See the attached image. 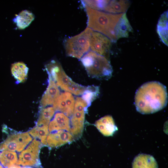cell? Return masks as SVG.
Returning <instances> with one entry per match:
<instances>
[{
	"label": "cell",
	"mask_w": 168,
	"mask_h": 168,
	"mask_svg": "<svg viewBox=\"0 0 168 168\" xmlns=\"http://www.w3.org/2000/svg\"><path fill=\"white\" fill-rule=\"evenodd\" d=\"M167 102L166 87L158 82L145 83L135 93L134 104L137 110L142 114L160 110L166 106Z\"/></svg>",
	"instance_id": "6da1fadb"
},
{
	"label": "cell",
	"mask_w": 168,
	"mask_h": 168,
	"mask_svg": "<svg viewBox=\"0 0 168 168\" xmlns=\"http://www.w3.org/2000/svg\"><path fill=\"white\" fill-rule=\"evenodd\" d=\"M82 4L87 17V27L104 35L111 42H116L118 24L124 13H109L92 9Z\"/></svg>",
	"instance_id": "7a4b0ae2"
},
{
	"label": "cell",
	"mask_w": 168,
	"mask_h": 168,
	"mask_svg": "<svg viewBox=\"0 0 168 168\" xmlns=\"http://www.w3.org/2000/svg\"><path fill=\"white\" fill-rule=\"evenodd\" d=\"M81 61L91 77L107 79L111 77L112 67L109 60L105 57L90 51L81 58Z\"/></svg>",
	"instance_id": "3957f363"
},
{
	"label": "cell",
	"mask_w": 168,
	"mask_h": 168,
	"mask_svg": "<svg viewBox=\"0 0 168 168\" xmlns=\"http://www.w3.org/2000/svg\"><path fill=\"white\" fill-rule=\"evenodd\" d=\"M45 67L48 74L62 90L76 95H82L86 90V86L75 83L67 75L58 62L52 60Z\"/></svg>",
	"instance_id": "277c9868"
},
{
	"label": "cell",
	"mask_w": 168,
	"mask_h": 168,
	"mask_svg": "<svg viewBox=\"0 0 168 168\" xmlns=\"http://www.w3.org/2000/svg\"><path fill=\"white\" fill-rule=\"evenodd\" d=\"M92 31V30L87 27L80 34L66 39L64 46L67 55L80 59L88 52Z\"/></svg>",
	"instance_id": "5b68a950"
},
{
	"label": "cell",
	"mask_w": 168,
	"mask_h": 168,
	"mask_svg": "<svg viewBox=\"0 0 168 168\" xmlns=\"http://www.w3.org/2000/svg\"><path fill=\"white\" fill-rule=\"evenodd\" d=\"M85 3L92 9L116 14L125 13L130 4L128 0H86Z\"/></svg>",
	"instance_id": "8992f818"
},
{
	"label": "cell",
	"mask_w": 168,
	"mask_h": 168,
	"mask_svg": "<svg viewBox=\"0 0 168 168\" xmlns=\"http://www.w3.org/2000/svg\"><path fill=\"white\" fill-rule=\"evenodd\" d=\"M86 102L81 97L77 98L71 120L70 132L75 136L80 135L83 130L85 113L88 107Z\"/></svg>",
	"instance_id": "52a82bcc"
},
{
	"label": "cell",
	"mask_w": 168,
	"mask_h": 168,
	"mask_svg": "<svg viewBox=\"0 0 168 168\" xmlns=\"http://www.w3.org/2000/svg\"><path fill=\"white\" fill-rule=\"evenodd\" d=\"M32 139L28 132L11 135L0 144V150L20 152L30 143Z\"/></svg>",
	"instance_id": "ba28073f"
},
{
	"label": "cell",
	"mask_w": 168,
	"mask_h": 168,
	"mask_svg": "<svg viewBox=\"0 0 168 168\" xmlns=\"http://www.w3.org/2000/svg\"><path fill=\"white\" fill-rule=\"evenodd\" d=\"M41 147L39 141L35 139L33 140L20 153L16 164L23 166H33L36 165L39 161Z\"/></svg>",
	"instance_id": "9c48e42d"
},
{
	"label": "cell",
	"mask_w": 168,
	"mask_h": 168,
	"mask_svg": "<svg viewBox=\"0 0 168 168\" xmlns=\"http://www.w3.org/2000/svg\"><path fill=\"white\" fill-rule=\"evenodd\" d=\"M111 46V41L108 37L93 30L90 39V49L92 51L108 59Z\"/></svg>",
	"instance_id": "30bf717a"
},
{
	"label": "cell",
	"mask_w": 168,
	"mask_h": 168,
	"mask_svg": "<svg viewBox=\"0 0 168 168\" xmlns=\"http://www.w3.org/2000/svg\"><path fill=\"white\" fill-rule=\"evenodd\" d=\"M75 100L71 93L65 92L60 94L53 105L55 110L61 112L67 117L72 116L74 108Z\"/></svg>",
	"instance_id": "8fae6325"
},
{
	"label": "cell",
	"mask_w": 168,
	"mask_h": 168,
	"mask_svg": "<svg viewBox=\"0 0 168 168\" xmlns=\"http://www.w3.org/2000/svg\"><path fill=\"white\" fill-rule=\"evenodd\" d=\"M71 134L66 130H60L48 134L46 138L47 144L51 147H57L73 140Z\"/></svg>",
	"instance_id": "7c38bea8"
},
{
	"label": "cell",
	"mask_w": 168,
	"mask_h": 168,
	"mask_svg": "<svg viewBox=\"0 0 168 168\" xmlns=\"http://www.w3.org/2000/svg\"><path fill=\"white\" fill-rule=\"evenodd\" d=\"M49 76L48 85L40 100L41 105L44 107L53 105L60 95L58 86L51 76L49 75Z\"/></svg>",
	"instance_id": "4fadbf2b"
},
{
	"label": "cell",
	"mask_w": 168,
	"mask_h": 168,
	"mask_svg": "<svg viewBox=\"0 0 168 168\" xmlns=\"http://www.w3.org/2000/svg\"><path fill=\"white\" fill-rule=\"evenodd\" d=\"M95 125L99 131L105 136H112L118 130L114 120L110 115L104 116L98 120Z\"/></svg>",
	"instance_id": "5bb4252c"
},
{
	"label": "cell",
	"mask_w": 168,
	"mask_h": 168,
	"mask_svg": "<svg viewBox=\"0 0 168 168\" xmlns=\"http://www.w3.org/2000/svg\"><path fill=\"white\" fill-rule=\"evenodd\" d=\"M48 126V130L50 132L61 129L70 132V120L68 117L63 113L58 112L55 114L53 119L49 123Z\"/></svg>",
	"instance_id": "9a60e30c"
},
{
	"label": "cell",
	"mask_w": 168,
	"mask_h": 168,
	"mask_svg": "<svg viewBox=\"0 0 168 168\" xmlns=\"http://www.w3.org/2000/svg\"><path fill=\"white\" fill-rule=\"evenodd\" d=\"M132 168H158L157 162L152 156L140 154L134 158Z\"/></svg>",
	"instance_id": "2e32d148"
},
{
	"label": "cell",
	"mask_w": 168,
	"mask_h": 168,
	"mask_svg": "<svg viewBox=\"0 0 168 168\" xmlns=\"http://www.w3.org/2000/svg\"><path fill=\"white\" fill-rule=\"evenodd\" d=\"M34 18V15L31 12L24 10L16 15L14 21L18 28L22 30L28 26Z\"/></svg>",
	"instance_id": "e0dca14e"
},
{
	"label": "cell",
	"mask_w": 168,
	"mask_h": 168,
	"mask_svg": "<svg viewBox=\"0 0 168 168\" xmlns=\"http://www.w3.org/2000/svg\"><path fill=\"white\" fill-rule=\"evenodd\" d=\"M11 71L17 81L22 82L25 81L27 78L28 68L23 62H17L12 64Z\"/></svg>",
	"instance_id": "ac0fdd59"
},
{
	"label": "cell",
	"mask_w": 168,
	"mask_h": 168,
	"mask_svg": "<svg viewBox=\"0 0 168 168\" xmlns=\"http://www.w3.org/2000/svg\"><path fill=\"white\" fill-rule=\"evenodd\" d=\"M157 31L162 42L168 46V11L160 16L157 25Z\"/></svg>",
	"instance_id": "d6986e66"
},
{
	"label": "cell",
	"mask_w": 168,
	"mask_h": 168,
	"mask_svg": "<svg viewBox=\"0 0 168 168\" xmlns=\"http://www.w3.org/2000/svg\"><path fill=\"white\" fill-rule=\"evenodd\" d=\"M17 161V155L15 152L4 150L0 153V162L4 167H11Z\"/></svg>",
	"instance_id": "ffe728a7"
},
{
	"label": "cell",
	"mask_w": 168,
	"mask_h": 168,
	"mask_svg": "<svg viewBox=\"0 0 168 168\" xmlns=\"http://www.w3.org/2000/svg\"><path fill=\"white\" fill-rule=\"evenodd\" d=\"M29 133L32 137L39 138L43 144L47 145L46 138L49 134L48 126L36 125Z\"/></svg>",
	"instance_id": "44dd1931"
},
{
	"label": "cell",
	"mask_w": 168,
	"mask_h": 168,
	"mask_svg": "<svg viewBox=\"0 0 168 168\" xmlns=\"http://www.w3.org/2000/svg\"><path fill=\"white\" fill-rule=\"evenodd\" d=\"M99 93V89L98 86H89L86 87L81 97L86 102L89 107L91 105V102L96 98Z\"/></svg>",
	"instance_id": "7402d4cb"
},
{
	"label": "cell",
	"mask_w": 168,
	"mask_h": 168,
	"mask_svg": "<svg viewBox=\"0 0 168 168\" xmlns=\"http://www.w3.org/2000/svg\"><path fill=\"white\" fill-rule=\"evenodd\" d=\"M55 110L52 107L43 109L41 112L37 125L48 126L50 120L54 114Z\"/></svg>",
	"instance_id": "603a6c76"
},
{
	"label": "cell",
	"mask_w": 168,
	"mask_h": 168,
	"mask_svg": "<svg viewBox=\"0 0 168 168\" xmlns=\"http://www.w3.org/2000/svg\"><path fill=\"white\" fill-rule=\"evenodd\" d=\"M0 168H4L2 166H1L0 164Z\"/></svg>",
	"instance_id": "cb8c5ba5"
}]
</instances>
